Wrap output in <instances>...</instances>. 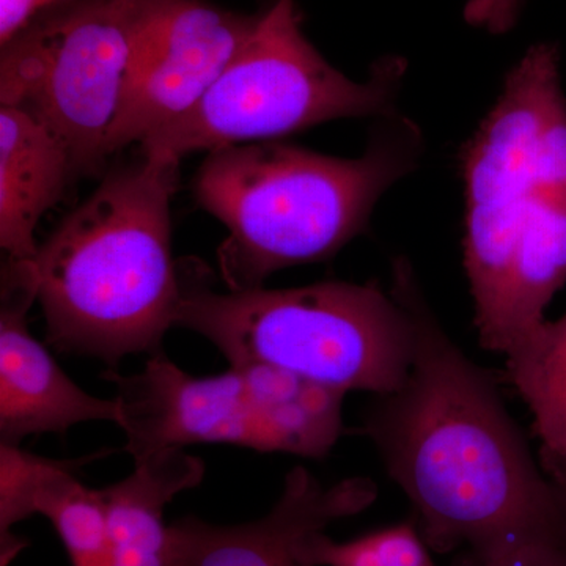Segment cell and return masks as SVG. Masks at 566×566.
<instances>
[{"label": "cell", "mask_w": 566, "mask_h": 566, "mask_svg": "<svg viewBox=\"0 0 566 566\" xmlns=\"http://www.w3.org/2000/svg\"><path fill=\"white\" fill-rule=\"evenodd\" d=\"M558 490H560L562 505H564L565 513H566V491L562 490V488H558Z\"/></svg>", "instance_id": "7402d4cb"}, {"label": "cell", "mask_w": 566, "mask_h": 566, "mask_svg": "<svg viewBox=\"0 0 566 566\" xmlns=\"http://www.w3.org/2000/svg\"><path fill=\"white\" fill-rule=\"evenodd\" d=\"M422 148L417 125L395 112L379 118L359 158L275 140L208 153L193 193L229 230L218 251L227 289H256L285 268L331 259L365 233L379 199L415 172Z\"/></svg>", "instance_id": "277c9868"}, {"label": "cell", "mask_w": 566, "mask_h": 566, "mask_svg": "<svg viewBox=\"0 0 566 566\" xmlns=\"http://www.w3.org/2000/svg\"><path fill=\"white\" fill-rule=\"evenodd\" d=\"M61 0H0V44Z\"/></svg>", "instance_id": "44dd1931"}, {"label": "cell", "mask_w": 566, "mask_h": 566, "mask_svg": "<svg viewBox=\"0 0 566 566\" xmlns=\"http://www.w3.org/2000/svg\"><path fill=\"white\" fill-rule=\"evenodd\" d=\"M415 346L403 385L376 397L363 433L409 499L420 534L446 554L485 545L560 513L493 379L446 334L417 286Z\"/></svg>", "instance_id": "6da1fadb"}, {"label": "cell", "mask_w": 566, "mask_h": 566, "mask_svg": "<svg viewBox=\"0 0 566 566\" xmlns=\"http://www.w3.org/2000/svg\"><path fill=\"white\" fill-rule=\"evenodd\" d=\"M36 285L28 262L9 260L0 304V444L20 446L32 434L65 433L74 424H118L117 400L81 389L28 327Z\"/></svg>", "instance_id": "8fae6325"}, {"label": "cell", "mask_w": 566, "mask_h": 566, "mask_svg": "<svg viewBox=\"0 0 566 566\" xmlns=\"http://www.w3.org/2000/svg\"><path fill=\"white\" fill-rule=\"evenodd\" d=\"M464 268L480 344L509 354L566 283V95L539 43L506 76L461 155Z\"/></svg>", "instance_id": "7a4b0ae2"}, {"label": "cell", "mask_w": 566, "mask_h": 566, "mask_svg": "<svg viewBox=\"0 0 566 566\" xmlns=\"http://www.w3.org/2000/svg\"><path fill=\"white\" fill-rule=\"evenodd\" d=\"M180 277L175 326L202 335L230 365H266L337 392L376 397L408 376L420 283L406 259L395 260L387 290L376 281H331L218 293L196 264H180Z\"/></svg>", "instance_id": "5b68a950"}, {"label": "cell", "mask_w": 566, "mask_h": 566, "mask_svg": "<svg viewBox=\"0 0 566 566\" xmlns=\"http://www.w3.org/2000/svg\"><path fill=\"white\" fill-rule=\"evenodd\" d=\"M460 566H465L463 560H461V565Z\"/></svg>", "instance_id": "603a6c76"}, {"label": "cell", "mask_w": 566, "mask_h": 566, "mask_svg": "<svg viewBox=\"0 0 566 566\" xmlns=\"http://www.w3.org/2000/svg\"><path fill=\"white\" fill-rule=\"evenodd\" d=\"M562 501V497H560ZM465 566H566V513L512 528L468 549Z\"/></svg>", "instance_id": "2e32d148"}, {"label": "cell", "mask_w": 566, "mask_h": 566, "mask_svg": "<svg viewBox=\"0 0 566 566\" xmlns=\"http://www.w3.org/2000/svg\"><path fill=\"white\" fill-rule=\"evenodd\" d=\"M32 506L33 515L51 521L71 566L109 564V515L104 491L81 483L69 461H48Z\"/></svg>", "instance_id": "9a60e30c"}, {"label": "cell", "mask_w": 566, "mask_h": 566, "mask_svg": "<svg viewBox=\"0 0 566 566\" xmlns=\"http://www.w3.org/2000/svg\"><path fill=\"white\" fill-rule=\"evenodd\" d=\"M505 360L510 382L534 416L543 472L566 491V314L546 319Z\"/></svg>", "instance_id": "5bb4252c"}, {"label": "cell", "mask_w": 566, "mask_h": 566, "mask_svg": "<svg viewBox=\"0 0 566 566\" xmlns=\"http://www.w3.org/2000/svg\"><path fill=\"white\" fill-rule=\"evenodd\" d=\"M151 0H61L0 44V104L28 112L98 172Z\"/></svg>", "instance_id": "ba28073f"}, {"label": "cell", "mask_w": 566, "mask_h": 566, "mask_svg": "<svg viewBox=\"0 0 566 566\" xmlns=\"http://www.w3.org/2000/svg\"><path fill=\"white\" fill-rule=\"evenodd\" d=\"M406 62L386 57L364 82L334 69L304 35L297 0H273L202 99L140 142L145 158L271 142L340 118L397 112Z\"/></svg>", "instance_id": "8992f818"}, {"label": "cell", "mask_w": 566, "mask_h": 566, "mask_svg": "<svg viewBox=\"0 0 566 566\" xmlns=\"http://www.w3.org/2000/svg\"><path fill=\"white\" fill-rule=\"evenodd\" d=\"M180 161L145 158L112 170L28 260L48 340L111 367L163 352L181 301L170 202Z\"/></svg>", "instance_id": "3957f363"}, {"label": "cell", "mask_w": 566, "mask_h": 566, "mask_svg": "<svg viewBox=\"0 0 566 566\" xmlns=\"http://www.w3.org/2000/svg\"><path fill=\"white\" fill-rule=\"evenodd\" d=\"M303 566H385L370 535L337 543L324 532L308 536L301 547Z\"/></svg>", "instance_id": "ac0fdd59"}, {"label": "cell", "mask_w": 566, "mask_h": 566, "mask_svg": "<svg viewBox=\"0 0 566 566\" xmlns=\"http://www.w3.org/2000/svg\"><path fill=\"white\" fill-rule=\"evenodd\" d=\"M50 458L33 455L20 446L0 444V558L10 565L22 542L13 527L33 515V495Z\"/></svg>", "instance_id": "e0dca14e"}, {"label": "cell", "mask_w": 566, "mask_h": 566, "mask_svg": "<svg viewBox=\"0 0 566 566\" xmlns=\"http://www.w3.org/2000/svg\"><path fill=\"white\" fill-rule=\"evenodd\" d=\"M205 463L182 449L134 460L132 474L104 488L109 515L107 566H166L164 510L182 491L202 483Z\"/></svg>", "instance_id": "4fadbf2b"}, {"label": "cell", "mask_w": 566, "mask_h": 566, "mask_svg": "<svg viewBox=\"0 0 566 566\" xmlns=\"http://www.w3.org/2000/svg\"><path fill=\"white\" fill-rule=\"evenodd\" d=\"M259 14L207 0H151L106 156L192 109L252 35Z\"/></svg>", "instance_id": "9c48e42d"}, {"label": "cell", "mask_w": 566, "mask_h": 566, "mask_svg": "<svg viewBox=\"0 0 566 566\" xmlns=\"http://www.w3.org/2000/svg\"><path fill=\"white\" fill-rule=\"evenodd\" d=\"M385 566H434L415 524L403 523L370 534Z\"/></svg>", "instance_id": "d6986e66"}, {"label": "cell", "mask_w": 566, "mask_h": 566, "mask_svg": "<svg viewBox=\"0 0 566 566\" xmlns=\"http://www.w3.org/2000/svg\"><path fill=\"white\" fill-rule=\"evenodd\" d=\"M378 497L367 476L323 485L311 471L285 476L271 512L251 523L214 526L181 517L167 528L166 566H303L301 547L331 524L359 515Z\"/></svg>", "instance_id": "30bf717a"}, {"label": "cell", "mask_w": 566, "mask_h": 566, "mask_svg": "<svg viewBox=\"0 0 566 566\" xmlns=\"http://www.w3.org/2000/svg\"><path fill=\"white\" fill-rule=\"evenodd\" d=\"M62 140L17 107H0V245L9 260L28 262L39 244L40 219L73 180Z\"/></svg>", "instance_id": "7c38bea8"}, {"label": "cell", "mask_w": 566, "mask_h": 566, "mask_svg": "<svg viewBox=\"0 0 566 566\" xmlns=\"http://www.w3.org/2000/svg\"><path fill=\"white\" fill-rule=\"evenodd\" d=\"M526 0H469L464 17L475 28L504 33L516 24Z\"/></svg>", "instance_id": "ffe728a7"}, {"label": "cell", "mask_w": 566, "mask_h": 566, "mask_svg": "<svg viewBox=\"0 0 566 566\" xmlns=\"http://www.w3.org/2000/svg\"><path fill=\"white\" fill-rule=\"evenodd\" d=\"M104 378L117 387L118 427L133 460L192 444L323 458L344 433L345 394L266 365L192 376L159 352L139 374Z\"/></svg>", "instance_id": "52a82bcc"}]
</instances>
